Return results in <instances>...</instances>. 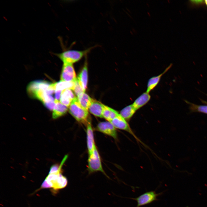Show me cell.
Wrapping results in <instances>:
<instances>
[{
	"label": "cell",
	"instance_id": "cell-18",
	"mask_svg": "<svg viewBox=\"0 0 207 207\" xmlns=\"http://www.w3.org/2000/svg\"><path fill=\"white\" fill-rule=\"evenodd\" d=\"M75 85L74 82H66L60 80V81L52 83V85L55 90L63 91L66 89L73 90Z\"/></svg>",
	"mask_w": 207,
	"mask_h": 207
},
{
	"label": "cell",
	"instance_id": "cell-11",
	"mask_svg": "<svg viewBox=\"0 0 207 207\" xmlns=\"http://www.w3.org/2000/svg\"><path fill=\"white\" fill-rule=\"evenodd\" d=\"M87 137L88 150L89 155H90L92 153L95 145L93 131L90 122L87 125Z\"/></svg>",
	"mask_w": 207,
	"mask_h": 207
},
{
	"label": "cell",
	"instance_id": "cell-28",
	"mask_svg": "<svg viewBox=\"0 0 207 207\" xmlns=\"http://www.w3.org/2000/svg\"><path fill=\"white\" fill-rule=\"evenodd\" d=\"M130 33H131V34H132V35L133 34V33H132V32L131 31H130Z\"/></svg>",
	"mask_w": 207,
	"mask_h": 207
},
{
	"label": "cell",
	"instance_id": "cell-1",
	"mask_svg": "<svg viewBox=\"0 0 207 207\" xmlns=\"http://www.w3.org/2000/svg\"><path fill=\"white\" fill-rule=\"evenodd\" d=\"M68 157L67 155H65L60 165L55 164L51 166L49 173L42 183L40 189L49 188L56 191L66 186L68 180L62 174V169Z\"/></svg>",
	"mask_w": 207,
	"mask_h": 207
},
{
	"label": "cell",
	"instance_id": "cell-3",
	"mask_svg": "<svg viewBox=\"0 0 207 207\" xmlns=\"http://www.w3.org/2000/svg\"><path fill=\"white\" fill-rule=\"evenodd\" d=\"M70 114L78 122L86 124L90 122L88 110L83 108L76 97L69 106Z\"/></svg>",
	"mask_w": 207,
	"mask_h": 207
},
{
	"label": "cell",
	"instance_id": "cell-2",
	"mask_svg": "<svg viewBox=\"0 0 207 207\" xmlns=\"http://www.w3.org/2000/svg\"><path fill=\"white\" fill-rule=\"evenodd\" d=\"M96 46L89 47L83 50L74 49H66L60 53H55V55L59 57L63 64H71L78 62Z\"/></svg>",
	"mask_w": 207,
	"mask_h": 207
},
{
	"label": "cell",
	"instance_id": "cell-4",
	"mask_svg": "<svg viewBox=\"0 0 207 207\" xmlns=\"http://www.w3.org/2000/svg\"><path fill=\"white\" fill-rule=\"evenodd\" d=\"M88 163L87 170L89 174L100 171L109 178L103 168L99 155L95 145L92 153L89 155Z\"/></svg>",
	"mask_w": 207,
	"mask_h": 207
},
{
	"label": "cell",
	"instance_id": "cell-25",
	"mask_svg": "<svg viewBox=\"0 0 207 207\" xmlns=\"http://www.w3.org/2000/svg\"><path fill=\"white\" fill-rule=\"evenodd\" d=\"M126 9L128 11H129V12L130 13H131L130 11L127 8H126Z\"/></svg>",
	"mask_w": 207,
	"mask_h": 207
},
{
	"label": "cell",
	"instance_id": "cell-14",
	"mask_svg": "<svg viewBox=\"0 0 207 207\" xmlns=\"http://www.w3.org/2000/svg\"><path fill=\"white\" fill-rule=\"evenodd\" d=\"M150 98L151 96L149 93L144 92L134 101L132 105L137 110L146 104Z\"/></svg>",
	"mask_w": 207,
	"mask_h": 207
},
{
	"label": "cell",
	"instance_id": "cell-26",
	"mask_svg": "<svg viewBox=\"0 0 207 207\" xmlns=\"http://www.w3.org/2000/svg\"><path fill=\"white\" fill-rule=\"evenodd\" d=\"M205 1L206 5H207V0H205Z\"/></svg>",
	"mask_w": 207,
	"mask_h": 207
},
{
	"label": "cell",
	"instance_id": "cell-5",
	"mask_svg": "<svg viewBox=\"0 0 207 207\" xmlns=\"http://www.w3.org/2000/svg\"><path fill=\"white\" fill-rule=\"evenodd\" d=\"M162 193H157L154 191H147L135 198H129L136 201V207L141 206L150 204L158 200V197L161 195Z\"/></svg>",
	"mask_w": 207,
	"mask_h": 207
},
{
	"label": "cell",
	"instance_id": "cell-19",
	"mask_svg": "<svg viewBox=\"0 0 207 207\" xmlns=\"http://www.w3.org/2000/svg\"><path fill=\"white\" fill-rule=\"evenodd\" d=\"M118 114V112L104 105L102 113L103 117L108 122H110Z\"/></svg>",
	"mask_w": 207,
	"mask_h": 207
},
{
	"label": "cell",
	"instance_id": "cell-23",
	"mask_svg": "<svg viewBox=\"0 0 207 207\" xmlns=\"http://www.w3.org/2000/svg\"><path fill=\"white\" fill-rule=\"evenodd\" d=\"M203 1L202 0H192L191 1L192 2L195 4H199L201 3Z\"/></svg>",
	"mask_w": 207,
	"mask_h": 207
},
{
	"label": "cell",
	"instance_id": "cell-13",
	"mask_svg": "<svg viewBox=\"0 0 207 207\" xmlns=\"http://www.w3.org/2000/svg\"><path fill=\"white\" fill-rule=\"evenodd\" d=\"M104 105L101 102L93 99L89 110L94 115L102 118V113Z\"/></svg>",
	"mask_w": 207,
	"mask_h": 207
},
{
	"label": "cell",
	"instance_id": "cell-22",
	"mask_svg": "<svg viewBox=\"0 0 207 207\" xmlns=\"http://www.w3.org/2000/svg\"><path fill=\"white\" fill-rule=\"evenodd\" d=\"M75 85L73 91L77 97L80 94L85 92L81 87L77 80V79L74 81Z\"/></svg>",
	"mask_w": 207,
	"mask_h": 207
},
{
	"label": "cell",
	"instance_id": "cell-7",
	"mask_svg": "<svg viewBox=\"0 0 207 207\" xmlns=\"http://www.w3.org/2000/svg\"><path fill=\"white\" fill-rule=\"evenodd\" d=\"M51 83L44 80H36L30 82L28 85L27 91L28 94L32 97L39 89H47Z\"/></svg>",
	"mask_w": 207,
	"mask_h": 207
},
{
	"label": "cell",
	"instance_id": "cell-17",
	"mask_svg": "<svg viewBox=\"0 0 207 207\" xmlns=\"http://www.w3.org/2000/svg\"><path fill=\"white\" fill-rule=\"evenodd\" d=\"M77 98L80 105L85 109L88 111L91 104L92 99L85 92L78 95Z\"/></svg>",
	"mask_w": 207,
	"mask_h": 207
},
{
	"label": "cell",
	"instance_id": "cell-16",
	"mask_svg": "<svg viewBox=\"0 0 207 207\" xmlns=\"http://www.w3.org/2000/svg\"><path fill=\"white\" fill-rule=\"evenodd\" d=\"M68 110V107L62 104L59 101H56L53 110V118L55 119L61 116L66 112Z\"/></svg>",
	"mask_w": 207,
	"mask_h": 207
},
{
	"label": "cell",
	"instance_id": "cell-6",
	"mask_svg": "<svg viewBox=\"0 0 207 207\" xmlns=\"http://www.w3.org/2000/svg\"><path fill=\"white\" fill-rule=\"evenodd\" d=\"M60 78L61 80L66 82H74L76 79L72 64H63Z\"/></svg>",
	"mask_w": 207,
	"mask_h": 207
},
{
	"label": "cell",
	"instance_id": "cell-10",
	"mask_svg": "<svg viewBox=\"0 0 207 207\" xmlns=\"http://www.w3.org/2000/svg\"><path fill=\"white\" fill-rule=\"evenodd\" d=\"M86 57L83 67L77 78L79 84L85 92L87 88L88 81L87 63Z\"/></svg>",
	"mask_w": 207,
	"mask_h": 207
},
{
	"label": "cell",
	"instance_id": "cell-21",
	"mask_svg": "<svg viewBox=\"0 0 207 207\" xmlns=\"http://www.w3.org/2000/svg\"><path fill=\"white\" fill-rule=\"evenodd\" d=\"M189 105V108L192 112H198L207 114V105H201L195 104L187 101H185Z\"/></svg>",
	"mask_w": 207,
	"mask_h": 207
},
{
	"label": "cell",
	"instance_id": "cell-8",
	"mask_svg": "<svg viewBox=\"0 0 207 207\" xmlns=\"http://www.w3.org/2000/svg\"><path fill=\"white\" fill-rule=\"evenodd\" d=\"M96 129L99 131L115 139L117 138V133L116 128L109 122H99L97 124Z\"/></svg>",
	"mask_w": 207,
	"mask_h": 207
},
{
	"label": "cell",
	"instance_id": "cell-15",
	"mask_svg": "<svg viewBox=\"0 0 207 207\" xmlns=\"http://www.w3.org/2000/svg\"><path fill=\"white\" fill-rule=\"evenodd\" d=\"M172 65V64H170L162 73L159 75L153 76L149 79L147 84L146 91L147 92L149 93L151 90L154 89L158 84L162 76L170 68Z\"/></svg>",
	"mask_w": 207,
	"mask_h": 207
},
{
	"label": "cell",
	"instance_id": "cell-24",
	"mask_svg": "<svg viewBox=\"0 0 207 207\" xmlns=\"http://www.w3.org/2000/svg\"><path fill=\"white\" fill-rule=\"evenodd\" d=\"M147 13L149 15V16L150 17L151 16V15H150V13L148 12H147Z\"/></svg>",
	"mask_w": 207,
	"mask_h": 207
},
{
	"label": "cell",
	"instance_id": "cell-20",
	"mask_svg": "<svg viewBox=\"0 0 207 207\" xmlns=\"http://www.w3.org/2000/svg\"><path fill=\"white\" fill-rule=\"evenodd\" d=\"M136 111L131 104L123 108L120 111V114L126 120H128L132 117Z\"/></svg>",
	"mask_w": 207,
	"mask_h": 207
},
{
	"label": "cell",
	"instance_id": "cell-12",
	"mask_svg": "<svg viewBox=\"0 0 207 207\" xmlns=\"http://www.w3.org/2000/svg\"><path fill=\"white\" fill-rule=\"evenodd\" d=\"M76 97L70 89H66L62 91L60 102L63 105L68 107Z\"/></svg>",
	"mask_w": 207,
	"mask_h": 207
},
{
	"label": "cell",
	"instance_id": "cell-27",
	"mask_svg": "<svg viewBox=\"0 0 207 207\" xmlns=\"http://www.w3.org/2000/svg\"><path fill=\"white\" fill-rule=\"evenodd\" d=\"M146 4H147V6L148 7H149V5L148 3H146Z\"/></svg>",
	"mask_w": 207,
	"mask_h": 207
},
{
	"label": "cell",
	"instance_id": "cell-9",
	"mask_svg": "<svg viewBox=\"0 0 207 207\" xmlns=\"http://www.w3.org/2000/svg\"><path fill=\"white\" fill-rule=\"evenodd\" d=\"M110 122L115 128L125 131L136 137L126 120L120 114H119Z\"/></svg>",
	"mask_w": 207,
	"mask_h": 207
}]
</instances>
